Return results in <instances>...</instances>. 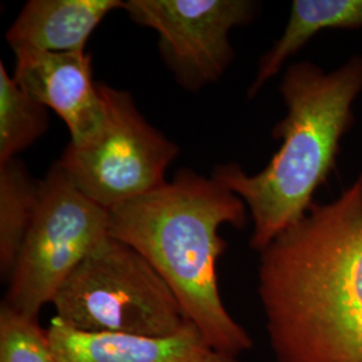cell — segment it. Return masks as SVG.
Returning <instances> with one entry per match:
<instances>
[{
  "mask_svg": "<svg viewBox=\"0 0 362 362\" xmlns=\"http://www.w3.org/2000/svg\"><path fill=\"white\" fill-rule=\"evenodd\" d=\"M52 305L55 318L86 333L173 336L194 325L152 264L110 235L70 274Z\"/></svg>",
  "mask_w": 362,
  "mask_h": 362,
  "instance_id": "277c9868",
  "label": "cell"
},
{
  "mask_svg": "<svg viewBox=\"0 0 362 362\" xmlns=\"http://www.w3.org/2000/svg\"><path fill=\"white\" fill-rule=\"evenodd\" d=\"M15 52V82L40 104L52 109L70 133V144L93 140L105 122V104L93 79L91 55L21 47Z\"/></svg>",
  "mask_w": 362,
  "mask_h": 362,
  "instance_id": "ba28073f",
  "label": "cell"
},
{
  "mask_svg": "<svg viewBox=\"0 0 362 362\" xmlns=\"http://www.w3.org/2000/svg\"><path fill=\"white\" fill-rule=\"evenodd\" d=\"M279 90L287 115L272 137L284 143L270 163L257 175H247L233 163L218 165L212 175L250 209V246L259 252L306 216L314 194L336 168L339 144L354 122L353 104L362 90V55L329 74L311 62L294 64Z\"/></svg>",
  "mask_w": 362,
  "mask_h": 362,
  "instance_id": "3957f363",
  "label": "cell"
},
{
  "mask_svg": "<svg viewBox=\"0 0 362 362\" xmlns=\"http://www.w3.org/2000/svg\"><path fill=\"white\" fill-rule=\"evenodd\" d=\"M137 25L158 34L160 52L177 83L189 91L218 82L233 61L230 33L259 11L251 0H127Z\"/></svg>",
  "mask_w": 362,
  "mask_h": 362,
  "instance_id": "52a82bcc",
  "label": "cell"
},
{
  "mask_svg": "<svg viewBox=\"0 0 362 362\" xmlns=\"http://www.w3.org/2000/svg\"><path fill=\"white\" fill-rule=\"evenodd\" d=\"M247 209L220 181L181 169L163 187L110 211L109 235L140 252L208 344L233 358L251 349L252 339L220 297L216 263L226 240L219 230L245 227Z\"/></svg>",
  "mask_w": 362,
  "mask_h": 362,
  "instance_id": "7a4b0ae2",
  "label": "cell"
},
{
  "mask_svg": "<svg viewBox=\"0 0 362 362\" xmlns=\"http://www.w3.org/2000/svg\"><path fill=\"white\" fill-rule=\"evenodd\" d=\"M98 89L103 128L89 143L67 144L58 164L82 194L112 211L163 187L180 149L148 122L129 91L104 82Z\"/></svg>",
  "mask_w": 362,
  "mask_h": 362,
  "instance_id": "8992f818",
  "label": "cell"
},
{
  "mask_svg": "<svg viewBox=\"0 0 362 362\" xmlns=\"http://www.w3.org/2000/svg\"><path fill=\"white\" fill-rule=\"evenodd\" d=\"M109 228L110 211L82 194L54 164L40 180L37 211L3 303L38 318L78 264L109 236Z\"/></svg>",
  "mask_w": 362,
  "mask_h": 362,
  "instance_id": "5b68a950",
  "label": "cell"
},
{
  "mask_svg": "<svg viewBox=\"0 0 362 362\" xmlns=\"http://www.w3.org/2000/svg\"><path fill=\"white\" fill-rule=\"evenodd\" d=\"M362 27V0H296L284 34L259 62L257 77L248 89L252 98L276 76L286 61L324 30Z\"/></svg>",
  "mask_w": 362,
  "mask_h": 362,
  "instance_id": "8fae6325",
  "label": "cell"
},
{
  "mask_svg": "<svg viewBox=\"0 0 362 362\" xmlns=\"http://www.w3.org/2000/svg\"><path fill=\"white\" fill-rule=\"evenodd\" d=\"M0 362H57L38 318L6 303L0 309Z\"/></svg>",
  "mask_w": 362,
  "mask_h": 362,
  "instance_id": "5bb4252c",
  "label": "cell"
},
{
  "mask_svg": "<svg viewBox=\"0 0 362 362\" xmlns=\"http://www.w3.org/2000/svg\"><path fill=\"white\" fill-rule=\"evenodd\" d=\"M40 180L13 158L0 165V272L8 281L38 206Z\"/></svg>",
  "mask_w": 362,
  "mask_h": 362,
  "instance_id": "7c38bea8",
  "label": "cell"
},
{
  "mask_svg": "<svg viewBox=\"0 0 362 362\" xmlns=\"http://www.w3.org/2000/svg\"><path fill=\"white\" fill-rule=\"evenodd\" d=\"M276 362H362V175L260 251Z\"/></svg>",
  "mask_w": 362,
  "mask_h": 362,
  "instance_id": "6da1fadb",
  "label": "cell"
},
{
  "mask_svg": "<svg viewBox=\"0 0 362 362\" xmlns=\"http://www.w3.org/2000/svg\"><path fill=\"white\" fill-rule=\"evenodd\" d=\"M122 8L121 0H30L7 30L6 40L13 50L85 52L105 16Z\"/></svg>",
  "mask_w": 362,
  "mask_h": 362,
  "instance_id": "30bf717a",
  "label": "cell"
},
{
  "mask_svg": "<svg viewBox=\"0 0 362 362\" xmlns=\"http://www.w3.org/2000/svg\"><path fill=\"white\" fill-rule=\"evenodd\" d=\"M47 337L57 362H236L192 325L173 336L86 333L52 318Z\"/></svg>",
  "mask_w": 362,
  "mask_h": 362,
  "instance_id": "9c48e42d",
  "label": "cell"
},
{
  "mask_svg": "<svg viewBox=\"0 0 362 362\" xmlns=\"http://www.w3.org/2000/svg\"><path fill=\"white\" fill-rule=\"evenodd\" d=\"M49 127V109L23 90L0 62V165L26 151Z\"/></svg>",
  "mask_w": 362,
  "mask_h": 362,
  "instance_id": "4fadbf2b",
  "label": "cell"
}]
</instances>
